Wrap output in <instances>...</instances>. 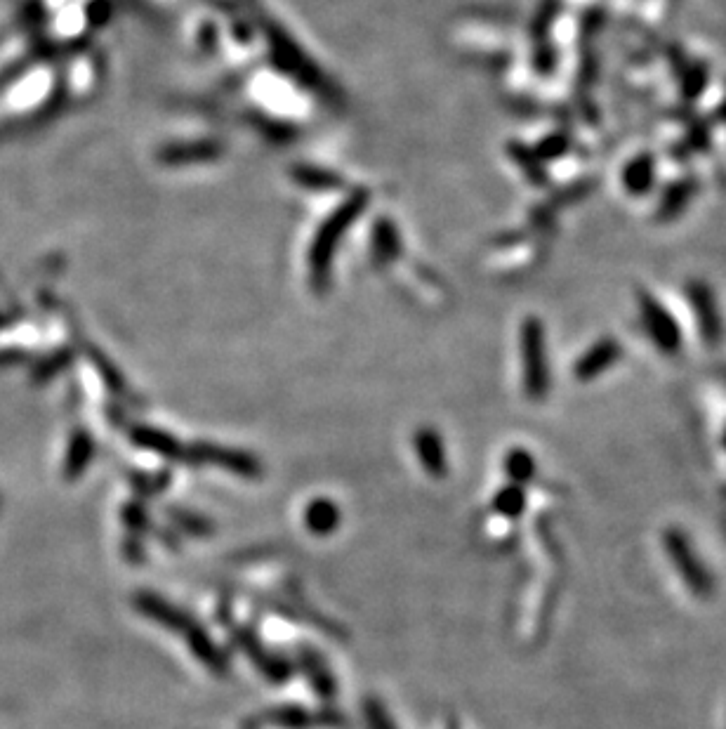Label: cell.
I'll use <instances>...</instances> for the list:
<instances>
[{
  "mask_svg": "<svg viewBox=\"0 0 726 729\" xmlns=\"http://www.w3.org/2000/svg\"><path fill=\"white\" fill-rule=\"evenodd\" d=\"M217 614H220L222 626L231 633V642H234V645L239 647L250 661H253V666L264 675V680L276 682V685H283V682H288L290 678H293V673H295L293 663H290L286 656L269 652V649L262 645L260 637H257L253 628L236 623L234 616H231V607L227 600H222L220 612Z\"/></svg>",
  "mask_w": 726,
  "mask_h": 729,
  "instance_id": "1",
  "label": "cell"
},
{
  "mask_svg": "<svg viewBox=\"0 0 726 729\" xmlns=\"http://www.w3.org/2000/svg\"><path fill=\"white\" fill-rule=\"evenodd\" d=\"M132 444H137L140 449L156 453V456L168 458V461H187V449L177 442L173 435L168 432L147 428V425H137V428L130 430Z\"/></svg>",
  "mask_w": 726,
  "mask_h": 729,
  "instance_id": "11",
  "label": "cell"
},
{
  "mask_svg": "<svg viewBox=\"0 0 726 729\" xmlns=\"http://www.w3.org/2000/svg\"><path fill=\"white\" fill-rule=\"evenodd\" d=\"M92 439L85 435V432L81 430L78 435H74V439H71V446H69V456H66V479H78L83 475L85 465L90 463L92 458Z\"/></svg>",
  "mask_w": 726,
  "mask_h": 729,
  "instance_id": "18",
  "label": "cell"
},
{
  "mask_svg": "<svg viewBox=\"0 0 726 729\" xmlns=\"http://www.w3.org/2000/svg\"><path fill=\"white\" fill-rule=\"evenodd\" d=\"M297 659H300V666L302 671L307 673L309 678V685H312V689L316 694H319V699L323 701H330L333 699L335 694H338V685H335V678L333 673H330L328 663L323 656L316 652L314 647H297Z\"/></svg>",
  "mask_w": 726,
  "mask_h": 729,
  "instance_id": "10",
  "label": "cell"
},
{
  "mask_svg": "<svg viewBox=\"0 0 726 729\" xmlns=\"http://www.w3.org/2000/svg\"><path fill=\"white\" fill-rule=\"evenodd\" d=\"M182 637H184V642H187L189 652L194 654L196 659L208 668V671L220 675V678H224V675L231 671V661H229L227 652H224V649L217 645V642L213 640V637H210V633L201 626V623L196 621L194 626H191Z\"/></svg>",
  "mask_w": 726,
  "mask_h": 729,
  "instance_id": "9",
  "label": "cell"
},
{
  "mask_svg": "<svg viewBox=\"0 0 726 729\" xmlns=\"http://www.w3.org/2000/svg\"><path fill=\"white\" fill-rule=\"evenodd\" d=\"M342 512L330 498H314L305 508V524L314 536H328L340 527Z\"/></svg>",
  "mask_w": 726,
  "mask_h": 729,
  "instance_id": "15",
  "label": "cell"
},
{
  "mask_svg": "<svg viewBox=\"0 0 726 729\" xmlns=\"http://www.w3.org/2000/svg\"><path fill=\"white\" fill-rule=\"evenodd\" d=\"M413 444H415V453H418L422 468H425L427 475L444 479L448 475V461H446V449H444V442H441L439 432H434L432 428H422L415 432Z\"/></svg>",
  "mask_w": 726,
  "mask_h": 729,
  "instance_id": "12",
  "label": "cell"
},
{
  "mask_svg": "<svg viewBox=\"0 0 726 729\" xmlns=\"http://www.w3.org/2000/svg\"><path fill=\"white\" fill-rule=\"evenodd\" d=\"M521 361H524V385L531 399H543L547 392L545 333L538 319H528L521 328Z\"/></svg>",
  "mask_w": 726,
  "mask_h": 729,
  "instance_id": "3",
  "label": "cell"
},
{
  "mask_svg": "<svg viewBox=\"0 0 726 729\" xmlns=\"http://www.w3.org/2000/svg\"><path fill=\"white\" fill-rule=\"evenodd\" d=\"M132 607H135L142 616H147L149 621H154L161 628L177 635H184L196 623L184 609L177 607V604L168 602L165 597L156 593H149V590H140V593L132 595Z\"/></svg>",
  "mask_w": 726,
  "mask_h": 729,
  "instance_id": "5",
  "label": "cell"
},
{
  "mask_svg": "<svg viewBox=\"0 0 726 729\" xmlns=\"http://www.w3.org/2000/svg\"><path fill=\"white\" fill-rule=\"evenodd\" d=\"M451 729H458V727H455V725H453V722H451Z\"/></svg>",
  "mask_w": 726,
  "mask_h": 729,
  "instance_id": "24",
  "label": "cell"
},
{
  "mask_svg": "<svg viewBox=\"0 0 726 729\" xmlns=\"http://www.w3.org/2000/svg\"><path fill=\"white\" fill-rule=\"evenodd\" d=\"M363 718H366L368 729H396L392 715H389L385 704L380 699H375V696H368L363 701Z\"/></svg>",
  "mask_w": 726,
  "mask_h": 729,
  "instance_id": "22",
  "label": "cell"
},
{
  "mask_svg": "<svg viewBox=\"0 0 726 729\" xmlns=\"http://www.w3.org/2000/svg\"><path fill=\"white\" fill-rule=\"evenodd\" d=\"M187 463L201 465L210 463L222 468L224 472H231V475L243 477V479H260L264 475L262 463L257 461L253 453L239 451V449H227V446H217L208 442H196L194 446L187 449Z\"/></svg>",
  "mask_w": 726,
  "mask_h": 729,
  "instance_id": "4",
  "label": "cell"
},
{
  "mask_svg": "<svg viewBox=\"0 0 726 729\" xmlns=\"http://www.w3.org/2000/svg\"><path fill=\"white\" fill-rule=\"evenodd\" d=\"M493 510L498 512V515L507 517V520H517V517L524 515V510H526L524 486H517V484L503 486V489H500L493 498Z\"/></svg>",
  "mask_w": 726,
  "mask_h": 729,
  "instance_id": "17",
  "label": "cell"
},
{
  "mask_svg": "<svg viewBox=\"0 0 726 729\" xmlns=\"http://www.w3.org/2000/svg\"><path fill=\"white\" fill-rule=\"evenodd\" d=\"M639 307H642L644 324L649 328L653 343L665 352H677L679 345H682V333H679V326L672 319V314L665 307H660L656 300L649 298V295H642Z\"/></svg>",
  "mask_w": 726,
  "mask_h": 729,
  "instance_id": "8",
  "label": "cell"
},
{
  "mask_svg": "<svg viewBox=\"0 0 726 729\" xmlns=\"http://www.w3.org/2000/svg\"><path fill=\"white\" fill-rule=\"evenodd\" d=\"M123 555L128 557V562H132V564H142L144 562L142 538L135 534H128V538L123 541Z\"/></svg>",
  "mask_w": 726,
  "mask_h": 729,
  "instance_id": "23",
  "label": "cell"
},
{
  "mask_svg": "<svg viewBox=\"0 0 726 729\" xmlns=\"http://www.w3.org/2000/svg\"><path fill=\"white\" fill-rule=\"evenodd\" d=\"M121 520L125 527H128L130 534L135 536H142V534H151L154 531V524H151V517H149V510L144 508L142 501H130L123 505L121 510Z\"/></svg>",
  "mask_w": 726,
  "mask_h": 729,
  "instance_id": "21",
  "label": "cell"
},
{
  "mask_svg": "<svg viewBox=\"0 0 726 729\" xmlns=\"http://www.w3.org/2000/svg\"><path fill=\"white\" fill-rule=\"evenodd\" d=\"M665 550H668L677 574L682 576L686 588H689L693 595L698 597L712 595V590H715V579H712L710 571L703 567V562L698 560L696 553H693L689 538H686L682 531L677 529L665 531Z\"/></svg>",
  "mask_w": 726,
  "mask_h": 729,
  "instance_id": "2",
  "label": "cell"
},
{
  "mask_svg": "<svg viewBox=\"0 0 726 729\" xmlns=\"http://www.w3.org/2000/svg\"><path fill=\"white\" fill-rule=\"evenodd\" d=\"M651 180H653V161H651V156H642V159L632 161L630 166L625 168L623 182H625V187L630 189L632 194L646 192V189L651 187Z\"/></svg>",
  "mask_w": 726,
  "mask_h": 729,
  "instance_id": "20",
  "label": "cell"
},
{
  "mask_svg": "<svg viewBox=\"0 0 726 729\" xmlns=\"http://www.w3.org/2000/svg\"><path fill=\"white\" fill-rule=\"evenodd\" d=\"M505 472L510 477V484L526 486L536 477V461H533V456L528 451L512 449L505 456Z\"/></svg>",
  "mask_w": 726,
  "mask_h": 729,
  "instance_id": "19",
  "label": "cell"
},
{
  "mask_svg": "<svg viewBox=\"0 0 726 729\" xmlns=\"http://www.w3.org/2000/svg\"><path fill=\"white\" fill-rule=\"evenodd\" d=\"M620 357V345L616 340L604 338L599 340L597 345H592L587 350L580 361L576 364V378L578 380H594L599 373H604L606 369H611Z\"/></svg>",
  "mask_w": 726,
  "mask_h": 729,
  "instance_id": "13",
  "label": "cell"
},
{
  "mask_svg": "<svg viewBox=\"0 0 726 729\" xmlns=\"http://www.w3.org/2000/svg\"><path fill=\"white\" fill-rule=\"evenodd\" d=\"M264 722L279 729H314V727H347L349 722L345 713L335 708H323V711H309L300 706H281L264 715Z\"/></svg>",
  "mask_w": 726,
  "mask_h": 729,
  "instance_id": "6",
  "label": "cell"
},
{
  "mask_svg": "<svg viewBox=\"0 0 726 729\" xmlns=\"http://www.w3.org/2000/svg\"><path fill=\"white\" fill-rule=\"evenodd\" d=\"M689 293H691L693 310H696V314H698V326L703 328L708 343H717L719 336H722V324H719V319H717V305H715V298H712L710 288L703 284H693L689 288Z\"/></svg>",
  "mask_w": 726,
  "mask_h": 729,
  "instance_id": "14",
  "label": "cell"
},
{
  "mask_svg": "<svg viewBox=\"0 0 726 729\" xmlns=\"http://www.w3.org/2000/svg\"><path fill=\"white\" fill-rule=\"evenodd\" d=\"M359 206H363V196H354V199L349 201L347 206H342L338 213H335L333 218H330L326 225H323L319 236H316L312 255H309V260H312V277L314 279H321L323 274H326V267H328L330 253H333L335 241H338L340 232H345L347 222L352 220V215L356 213V210H359Z\"/></svg>",
  "mask_w": 726,
  "mask_h": 729,
  "instance_id": "7",
  "label": "cell"
},
{
  "mask_svg": "<svg viewBox=\"0 0 726 729\" xmlns=\"http://www.w3.org/2000/svg\"><path fill=\"white\" fill-rule=\"evenodd\" d=\"M165 512H168L170 522L175 524V529H180V531H184V534H189L194 538H206L215 531L213 522H210L208 517L198 515V512H194V510L182 508V505H168V510Z\"/></svg>",
  "mask_w": 726,
  "mask_h": 729,
  "instance_id": "16",
  "label": "cell"
}]
</instances>
